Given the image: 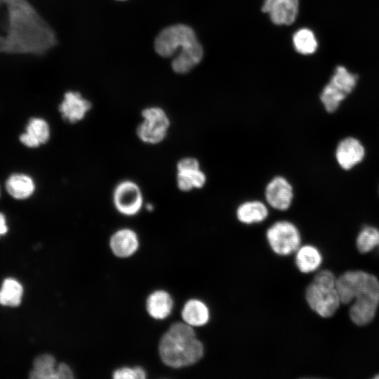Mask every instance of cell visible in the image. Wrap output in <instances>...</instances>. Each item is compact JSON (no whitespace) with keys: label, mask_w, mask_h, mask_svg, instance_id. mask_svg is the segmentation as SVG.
I'll return each instance as SVG.
<instances>
[{"label":"cell","mask_w":379,"mask_h":379,"mask_svg":"<svg viewBox=\"0 0 379 379\" xmlns=\"http://www.w3.org/2000/svg\"><path fill=\"white\" fill-rule=\"evenodd\" d=\"M8 12L4 52L41 55L57 43L51 27L27 0H1Z\"/></svg>","instance_id":"6da1fadb"},{"label":"cell","mask_w":379,"mask_h":379,"mask_svg":"<svg viewBox=\"0 0 379 379\" xmlns=\"http://www.w3.org/2000/svg\"><path fill=\"white\" fill-rule=\"evenodd\" d=\"M340 302L349 304L352 321L359 326L370 323L379 305V281L364 271H348L336 279Z\"/></svg>","instance_id":"7a4b0ae2"},{"label":"cell","mask_w":379,"mask_h":379,"mask_svg":"<svg viewBox=\"0 0 379 379\" xmlns=\"http://www.w3.org/2000/svg\"><path fill=\"white\" fill-rule=\"evenodd\" d=\"M154 48L162 57H171L179 51L172 61V68L176 73L185 74L199 63L203 49L193 29L185 25L166 27L157 35Z\"/></svg>","instance_id":"3957f363"},{"label":"cell","mask_w":379,"mask_h":379,"mask_svg":"<svg viewBox=\"0 0 379 379\" xmlns=\"http://www.w3.org/2000/svg\"><path fill=\"white\" fill-rule=\"evenodd\" d=\"M159 353L165 365L179 368L198 362L204 356V347L193 327L184 321L175 322L162 335Z\"/></svg>","instance_id":"277c9868"},{"label":"cell","mask_w":379,"mask_h":379,"mask_svg":"<svg viewBox=\"0 0 379 379\" xmlns=\"http://www.w3.org/2000/svg\"><path fill=\"white\" fill-rule=\"evenodd\" d=\"M332 272L325 270L316 274L308 285L305 298L310 307L321 317H330L341 303Z\"/></svg>","instance_id":"5b68a950"},{"label":"cell","mask_w":379,"mask_h":379,"mask_svg":"<svg viewBox=\"0 0 379 379\" xmlns=\"http://www.w3.org/2000/svg\"><path fill=\"white\" fill-rule=\"evenodd\" d=\"M142 121L137 127L138 138L144 143H161L167 136L171 126L166 112L159 107H149L141 112Z\"/></svg>","instance_id":"8992f818"},{"label":"cell","mask_w":379,"mask_h":379,"mask_svg":"<svg viewBox=\"0 0 379 379\" xmlns=\"http://www.w3.org/2000/svg\"><path fill=\"white\" fill-rule=\"evenodd\" d=\"M357 76L349 72L344 67L336 68L330 82L324 88L320 100L325 109L334 112L340 102L349 95L357 83Z\"/></svg>","instance_id":"52a82bcc"},{"label":"cell","mask_w":379,"mask_h":379,"mask_svg":"<svg viewBox=\"0 0 379 379\" xmlns=\"http://www.w3.org/2000/svg\"><path fill=\"white\" fill-rule=\"evenodd\" d=\"M271 249L277 255H288L300 246L301 236L297 227L287 220L277 221L266 232Z\"/></svg>","instance_id":"ba28073f"},{"label":"cell","mask_w":379,"mask_h":379,"mask_svg":"<svg viewBox=\"0 0 379 379\" xmlns=\"http://www.w3.org/2000/svg\"><path fill=\"white\" fill-rule=\"evenodd\" d=\"M4 195L17 202L31 200L37 192L35 178L24 169H15L9 172L2 182Z\"/></svg>","instance_id":"9c48e42d"},{"label":"cell","mask_w":379,"mask_h":379,"mask_svg":"<svg viewBox=\"0 0 379 379\" xmlns=\"http://www.w3.org/2000/svg\"><path fill=\"white\" fill-rule=\"evenodd\" d=\"M112 201L116 210L121 215H137L144 205L142 192L140 186L131 180L119 182L112 193Z\"/></svg>","instance_id":"30bf717a"},{"label":"cell","mask_w":379,"mask_h":379,"mask_svg":"<svg viewBox=\"0 0 379 379\" xmlns=\"http://www.w3.org/2000/svg\"><path fill=\"white\" fill-rule=\"evenodd\" d=\"M51 127L48 121L40 115L29 116L18 135L19 143L29 150L37 149L48 143Z\"/></svg>","instance_id":"8fae6325"},{"label":"cell","mask_w":379,"mask_h":379,"mask_svg":"<svg viewBox=\"0 0 379 379\" xmlns=\"http://www.w3.org/2000/svg\"><path fill=\"white\" fill-rule=\"evenodd\" d=\"M177 186L182 192L199 189L206 182V174L200 168L199 161L194 157H184L177 163Z\"/></svg>","instance_id":"7c38bea8"},{"label":"cell","mask_w":379,"mask_h":379,"mask_svg":"<svg viewBox=\"0 0 379 379\" xmlns=\"http://www.w3.org/2000/svg\"><path fill=\"white\" fill-rule=\"evenodd\" d=\"M91 102L77 91H69L58 106L62 119L69 124L82 121L91 110Z\"/></svg>","instance_id":"4fadbf2b"},{"label":"cell","mask_w":379,"mask_h":379,"mask_svg":"<svg viewBox=\"0 0 379 379\" xmlns=\"http://www.w3.org/2000/svg\"><path fill=\"white\" fill-rule=\"evenodd\" d=\"M265 197L271 207L279 211H286L292 204L293 189L284 177L276 176L267 185Z\"/></svg>","instance_id":"5bb4252c"},{"label":"cell","mask_w":379,"mask_h":379,"mask_svg":"<svg viewBox=\"0 0 379 379\" xmlns=\"http://www.w3.org/2000/svg\"><path fill=\"white\" fill-rule=\"evenodd\" d=\"M365 149L359 140L353 137L343 139L335 150V159L344 170H350L362 161Z\"/></svg>","instance_id":"9a60e30c"},{"label":"cell","mask_w":379,"mask_h":379,"mask_svg":"<svg viewBox=\"0 0 379 379\" xmlns=\"http://www.w3.org/2000/svg\"><path fill=\"white\" fill-rule=\"evenodd\" d=\"M276 25H291L298 15V0H265L262 7Z\"/></svg>","instance_id":"2e32d148"},{"label":"cell","mask_w":379,"mask_h":379,"mask_svg":"<svg viewBox=\"0 0 379 379\" xmlns=\"http://www.w3.org/2000/svg\"><path fill=\"white\" fill-rule=\"evenodd\" d=\"M113 253L119 258L132 255L138 248L139 239L135 232L129 228H122L115 232L109 240Z\"/></svg>","instance_id":"e0dca14e"},{"label":"cell","mask_w":379,"mask_h":379,"mask_svg":"<svg viewBox=\"0 0 379 379\" xmlns=\"http://www.w3.org/2000/svg\"><path fill=\"white\" fill-rule=\"evenodd\" d=\"M183 321L192 327L206 325L210 319V312L204 302L199 299H190L183 306L181 312Z\"/></svg>","instance_id":"ac0fdd59"},{"label":"cell","mask_w":379,"mask_h":379,"mask_svg":"<svg viewBox=\"0 0 379 379\" xmlns=\"http://www.w3.org/2000/svg\"><path fill=\"white\" fill-rule=\"evenodd\" d=\"M173 307V300L166 291L157 290L152 293L146 301L148 314L155 319H164L168 317Z\"/></svg>","instance_id":"d6986e66"},{"label":"cell","mask_w":379,"mask_h":379,"mask_svg":"<svg viewBox=\"0 0 379 379\" xmlns=\"http://www.w3.org/2000/svg\"><path fill=\"white\" fill-rule=\"evenodd\" d=\"M268 213L266 205L258 200L245 201L241 204L236 211L239 221L246 225L264 221L267 218Z\"/></svg>","instance_id":"ffe728a7"},{"label":"cell","mask_w":379,"mask_h":379,"mask_svg":"<svg viewBox=\"0 0 379 379\" xmlns=\"http://www.w3.org/2000/svg\"><path fill=\"white\" fill-rule=\"evenodd\" d=\"M296 267L302 273H310L318 269L322 262V255L315 246L305 245L295 251Z\"/></svg>","instance_id":"44dd1931"},{"label":"cell","mask_w":379,"mask_h":379,"mask_svg":"<svg viewBox=\"0 0 379 379\" xmlns=\"http://www.w3.org/2000/svg\"><path fill=\"white\" fill-rule=\"evenodd\" d=\"M55 357L43 354L34 359L29 378L32 379H58Z\"/></svg>","instance_id":"7402d4cb"},{"label":"cell","mask_w":379,"mask_h":379,"mask_svg":"<svg viewBox=\"0 0 379 379\" xmlns=\"http://www.w3.org/2000/svg\"><path fill=\"white\" fill-rule=\"evenodd\" d=\"M23 287L17 280L6 279L0 288V305L8 307H17L22 301Z\"/></svg>","instance_id":"603a6c76"},{"label":"cell","mask_w":379,"mask_h":379,"mask_svg":"<svg viewBox=\"0 0 379 379\" xmlns=\"http://www.w3.org/2000/svg\"><path fill=\"white\" fill-rule=\"evenodd\" d=\"M293 42L295 50L303 55L312 54L317 48L314 33L307 28L298 30L293 36Z\"/></svg>","instance_id":"cb8c5ba5"},{"label":"cell","mask_w":379,"mask_h":379,"mask_svg":"<svg viewBox=\"0 0 379 379\" xmlns=\"http://www.w3.org/2000/svg\"><path fill=\"white\" fill-rule=\"evenodd\" d=\"M379 246V230L373 227H364L357 238V247L361 253H368Z\"/></svg>","instance_id":"d4e9b609"},{"label":"cell","mask_w":379,"mask_h":379,"mask_svg":"<svg viewBox=\"0 0 379 379\" xmlns=\"http://www.w3.org/2000/svg\"><path fill=\"white\" fill-rule=\"evenodd\" d=\"M112 377L114 379H145L146 372L140 366L122 367L114 371Z\"/></svg>","instance_id":"484cf974"},{"label":"cell","mask_w":379,"mask_h":379,"mask_svg":"<svg viewBox=\"0 0 379 379\" xmlns=\"http://www.w3.org/2000/svg\"><path fill=\"white\" fill-rule=\"evenodd\" d=\"M58 379H70L74 378L70 367L65 363H60L56 366Z\"/></svg>","instance_id":"4316f807"},{"label":"cell","mask_w":379,"mask_h":379,"mask_svg":"<svg viewBox=\"0 0 379 379\" xmlns=\"http://www.w3.org/2000/svg\"><path fill=\"white\" fill-rule=\"evenodd\" d=\"M9 232L8 218L5 210L0 208V238Z\"/></svg>","instance_id":"83f0119b"},{"label":"cell","mask_w":379,"mask_h":379,"mask_svg":"<svg viewBox=\"0 0 379 379\" xmlns=\"http://www.w3.org/2000/svg\"><path fill=\"white\" fill-rule=\"evenodd\" d=\"M4 190H3V186H2V183L0 181V201L2 199L3 197H4Z\"/></svg>","instance_id":"f1b7e54d"},{"label":"cell","mask_w":379,"mask_h":379,"mask_svg":"<svg viewBox=\"0 0 379 379\" xmlns=\"http://www.w3.org/2000/svg\"><path fill=\"white\" fill-rule=\"evenodd\" d=\"M147 208L148 211H152L153 209V206L152 204H147Z\"/></svg>","instance_id":"f546056e"},{"label":"cell","mask_w":379,"mask_h":379,"mask_svg":"<svg viewBox=\"0 0 379 379\" xmlns=\"http://www.w3.org/2000/svg\"><path fill=\"white\" fill-rule=\"evenodd\" d=\"M375 378L379 379V374L375 376Z\"/></svg>","instance_id":"4dcf8cb0"},{"label":"cell","mask_w":379,"mask_h":379,"mask_svg":"<svg viewBox=\"0 0 379 379\" xmlns=\"http://www.w3.org/2000/svg\"><path fill=\"white\" fill-rule=\"evenodd\" d=\"M118 1H125V0H118Z\"/></svg>","instance_id":"1f68e13d"},{"label":"cell","mask_w":379,"mask_h":379,"mask_svg":"<svg viewBox=\"0 0 379 379\" xmlns=\"http://www.w3.org/2000/svg\"><path fill=\"white\" fill-rule=\"evenodd\" d=\"M1 1V0H0V2Z\"/></svg>","instance_id":"d6a6232c"}]
</instances>
